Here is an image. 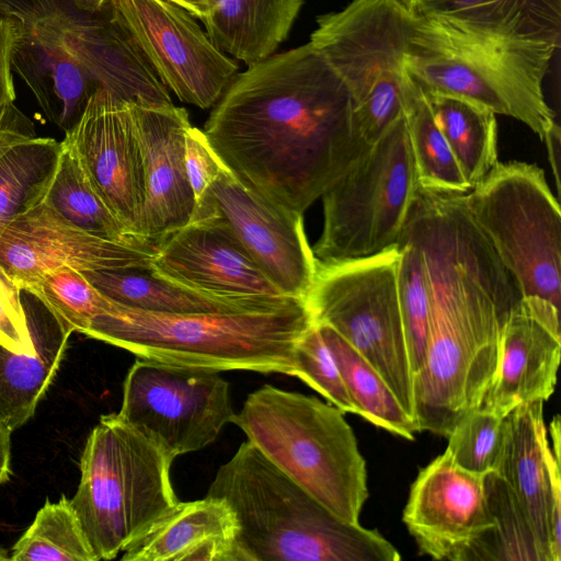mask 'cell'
Instances as JSON below:
<instances>
[{"instance_id": "14", "label": "cell", "mask_w": 561, "mask_h": 561, "mask_svg": "<svg viewBox=\"0 0 561 561\" xmlns=\"http://www.w3.org/2000/svg\"><path fill=\"white\" fill-rule=\"evenodd\" d=\"M72 0H0V14L20 28L12 68L46 118L68 133L101 87L87 59L66 35Z\"/></svg>"}, {"instance_id": "35", "label": "cell", "mask_w": 561, "mask_h": 561, "mask_svg": "<svg viewBox=\"0 0 561 561\" xmlns=\"http://www.w3.org/2000/svg\"><path fill=\"white\" fill-rule=\"evenodd\" d=\"M397 247L400 252L398 295L412 381L422 369L428 332L430 294L425 264L420 247L401 231Z\"/></svg>"}, {"instance_id": "43", "label": "cell", "mask_w": 561, "mask_h": 561, "mask_svg": "<svg viewBox=\"0 0 561 561\" xmlns=\"http://www.w3.org/2000/svg\"><path fill=\"white\" fill-rule=\"evenodd\" d=\"M172 1L186 11H188L193 16L203 20L207 13V7L205 0H169Z\"/></svg>"}, {"instance_id": "22", "label": "cell", "mask_w": 561, "mask_h": 561, "mask_svg": "<svg viewBox=\"0 0 561 561\" xmlns=\"http://www.w3.org/2000/svg\"><path fill=\"white\" fill-rule=\"evenodd\" d=\"M146 174L141 237L158 244L186 226L195 207L185 169V135L192 126L185 108L129 102Z\"/></svg>"}, {"instance_id": "40", "label": "cell", "mask_w": 561, "mask_h": 561, "mask_svg": "<svg viewBox=\"0 0 561 561\" xmlns=\"http://www.w3.org/2000/svg\"><path fill=\"white\" fill-rule=\"evenodd\" d=\"M0 344L14 352L32 348L18 288L0 267Z\"/></svg>"}, {"instance_id": "33", "label": "cell", "mask_w": 561, "mask_h": 561, "mask_svg": "<svg viewBox=\"0 0 561 561\" xmlns=\"http://www.w3.org/2000/svg\"><path fill=\"white\" fill-rule=\"evenodd\" d=\"M53 180L42 201L64 219L91 234L126 243L153 244L131 236L92 186L79 159L62 140Z\"/></svg>"}, {"instance_id": "36", "label": "cell", "mask_w": 561, "mask_h": 561, "mask_svg": "<svg viewBox=\"0 0 561 561\" xmlns=\"http://www.w3.org/2000/svg\"><path fill=\"white\" fill-rule=\"evenodd\" d=\"M23 289L36 296L72 332L82 334L94 317L113 306L82 272L69 267L50 271Z\"/></svg>"}, {"instance_id": "29", "label": "cell", "mask_w": 561, "mask_h": 561, "mask_svg": "<svg viewBox=\"0 0 561 561\" xmlns=\"http://www.w3.org/2000/svg\"><path fill=\"white\" fill-rule=\"evenodd\" d=\"M424 93L435 123L472 188L497 162L495 114L460 96Z\"/></svg>"}, {"instance_id": "13", "label": "cell", "mask_w": 561, "mask_h": 561, "mask_svg": "<svg viewBox=\"0 0 561 561\" xmlns=\"http://www.w3.org/2000/svg\"><path fill=\"white\" fill-rule=\"evenodd\" d=\"M105 7L159 80L181 101L208 108L236 76L238 65L179 4L169 0H108Z\"/></svg>"}, {"instance_id": "17", "label": "cell", "mask_w": 561, "mask_h": 561, "mask_svg": "<svg viewBox=\"0 0 561 561\" xmlns=\"http://www.w3.org/2000/svg\"><path fill=\"white\" fill-rule=\"evenodd\" d=\"M156 249L91 234L43 202L0 229V267L20 289L62 267L85 272L150 265Z\"/></svg>"}, {"instance_id": "3", "label": "cell", "mask_w": 561, "mask_h": 561, "mask_svg": "<svg viewBox=\"0 0 561 561\" xmlns=\"http://www.w3.org/2000/svg\"><path fill=\"white\" fill-rule=\"evenodd\" d=\"M312 322L300 298L272 308L181 314L113 301L84 335L174 366L293 376L295 345Z\"/></svg>"}, {"instance_id": "39", "label": "cell", "mask_w": 561, "mask_h": 561, "mask_svg": "<svg viewBox=\"0 0 561 561\" xmlns=\"http://www.w3.org/2000/svg\"><path fill=\"white\" fill-rule=\"evenodd\" d=\"M184 158L187 179L196 204L226 167L210 147L204 131L193 126L185 135Z\"/></svg>"}, {"instance_id": "37", "label": "cell", "mask_w": 561, "mask_h": 561, "mask_svg": "<svg viewBox=\"0 0 561 561\" xmlns=\"http://www.w3.org/2000/svg\"><path fill=\"white\" fill-rule=\"evenodd\" d=\"M504 436L505 417L479 408L454 427L446 450L462 469L485 476L496 470Z\"/></svg>"}, {"instance_id": "11", "label": "cell", "mask_w": 561, "mask_h": 561, "mask_svg": "<svg viewBox=\"0 0 561 561\" xmlns=\"http://www.w3.org/2000/svg\"><path fill=\"white\" fill-rule=\"evenodd\" d=\"M419 182L404 114L321 196V263L379 253L397 243Z\"/></svg>"}, {"instance_id": "38", "label": "cell", "mask_w": 561, "mask_h": 561, "mask_svg": "<svg viewBox=\"0 0 561 561\" xmlns=\"http://www.w3.org/2000/svg\"><path fill=\"white\" fill-rule=\"evenodd\" d=\"M293 376L301 379L344 413L358 415L335 357L314 322L295 345Z\"/></svg>"}, {"instance_id": "8", "label": "cell", "mask_w": 561, "mask_h": 561, "mask_svg": "<svg viewBox=\"0 0 561 561\" xmlns=\"http://www.w3.org/2000/svg\"><path fill=\"white\" fill-rule=\"evenodd\" d=\"M414 22L401 0H352L317 18L310 43L348 89L367 145L404 114L405 60Z\"/></svg>"}, {"instance_id": "15", "label": "cell", "mask_w": 561, "mask_h": 561, "mask_svg": "<svg viewBox=\"0 0 561 561\" xmlns=\"http://www.w3.org/2000/svg\"><path fill=\"white\" fill-rule=\"evenodd\" d=\"M225 225L264 276L284 295L306 299L317 275L302 214L265 199L224 169L195 204L191 221Z\"/></svg>"}, {"instance_id": "6", "label": "cell", "mask_w": 561, "mask_h": 561, "mask_svg": "<svg viewBox=\"0 0 561 561\" xmlns=\"http://www.w3.org/2000/svg\"><path fill=\"white\" fill-rule=\"evenodd\" d=\"M232 423L325 508L359 523L369 495L367 468L343 411L316 397L265 385L248 396Z\"/></svg>"}, {"instance_id": "24", "label": "cell", "mask_w": 561, "mask_h": 561, "mask_svg": "<svg viewBox=\"0 0 561 561\" xmlns=\"http://www.w3.org/2000/svg\"><path fill=\"white\" fill-rule=\"evenodd\" d=\"M21 301L32 348L14 352L0 344V422L11 433L34 414L72 333L28 290L21 289Z\"/></svg>"}, {"instance_id": "41", "label": "cell", "mask_w": 561, "mask_h": 561, "mask_svg": "<svg viewBox=\"0 0 561 561\" xmlns=\"http://www.w3.org/2000/svg\"><path fill=\"white\" fill-rule=\"evenodd\" d=\"M19 38L18 23L0 14V116L15 100L12 57Z\"/></svg>"}, {"instance_id": "31", "label": "cell", "mask_w": 561, "mask_h": 561, "mask_svg": "<svg viewBox=\"0 0 561 561\" xmlns=\"http://www.w3.org/2000/svg\"><path fill=\"white\" fill-rule=\"evenodd\" d=\"M317 324L335 357L358 415L394 435L413 440L417 426L380 374L336 331L329 325Z\"/></svg>"}, {"instance_id": "21", "label": "cell", "mask_w": 561, "mask_h": 561, "mask_svg": "<svg viewBox=\"0 0 561 561\" xmlns=\"http://www.w3.org/2000/svg\"><path fill=\"white\" fill-rule=\"evenodd\" d=\"M560 355V309L539 297H520L502 327L496 371L481 408L505 417L522 404L547 401Z\"/></svg>"}, {"instance_id": "12", "label": "cell", "mask_w": 561, "mask_h": 561, "mask_svg": "<svg viewBox=\"0 0 561 561\" xmlns=\"http://www.w3.org/2000/svg\"><path fill=\"white\" fill-rule=\"evenodd\" d=\"M117 414L175 459L215 442L236 412L218 371L139 358L125 377Z\"/></svg>"}, {"instance_id": "30", "label": "cell", "mask_w": 561, "mask_h": 561, "mask_svg": "<svg viewBox=\"0 0 561 561\" xmlns=\"http://www.w3.org/2000/svg\"><path fill=\"white\" fill-rule=\"evenodd\" d=\"M484 488L492 525L470 543L461 561H550L507 483L490 472Z\"/></svg>"}, {"instance_id": "7", "label": "cell", "mask_w": 561, "mask_h": 561, "mask_svg": "<svg viewBox=\"0 0 561 561\" xmlns=\"http://www.w3.org/2000/svg\"><path fill=\"white\" fill-rule=\"evenodd\" d=\"M173 458L117 413L102 415L80 460L70 504L99 560H112L172 507Z\"/></svg>"}, {"instance_id": "26", "label": "cell", "mask_w": 561, "mask_h": 561, "mask_svg": "<svg viewBox=\"0 0 561 561\" xmlns=\"http://www.w3.org/2000/svg\"><path fill=\"white\" fill-rule=\"evenodd\" d=\"M62 142L37 137L14 104L0 116V229L39 204L56 172Z\"/></svg>"}, {"instance_id": "25", "label": "cell", "mask_w": 561, "mask_h": 561, "mask_svg": "<svg viewBox=\"0 0 561 561\" xmlns=\"http://www.w3.org/2000/svg\"><path fill=\"white\" fill-rule=\"evenodd\" d=\"M416 20L435 21L479 36L557 48L561 0H401Z\"/></svg>"}, {"instance_id": "2", "label": "cell", "mask_w": 561, "mask_h": 561, "mask_svg": "<svg viewBox=\"0 0 561 561\" xmlns=\"http://www.w3.org/2000/svg\"><path fill=\"white\" fill-rule=\"evenodd\" d=\"M401 231L421 249L430 294L413 416L419 432L447 437L481 408L496 371L502 327L520 294L463 195L420 188Z\"/></svg>"}, {"instance_id": "44", "label": "cell", "mask_w": 561, "mask_h": 561, "mask_svg": "<svg viewBox=\"0 0 561 561\" xmlns=\"http://www.w3.org/2000/svg\"><path fill=\"white\" fill-rule=\"evenodd\" d=\"M72 2L81 11L96 13L105 7L108 0H72Z\"/></svg>"}, {"instance_id": "20", "label": "cell", "mask_w": 561, "mask_h": 561, "mask_svg": "<svg viewBox=\"0 0 561 561\" xmlns=\"http://www.w3.org/2000/svg\"><path fill=\"white\" fill-rule=\"evenodd\" d=\"M543 403L515 408L505 416V436L496 472L511 488L550 561L561 560L560 417L547 436Z\"/></svg>"}, {"instance_id": "5", "label": "cell", "mask_w": 561, "mask_h": 561, "mask_svg": "<svg viewBox=\"0 0 561 561\" xmlns=\"http://www.w3.org/2000/svg\"><path fill=\"white\" fill-rule=\"evenodd\" d=\"M557 49L415 19L405 69L423 91L460 96L513 117L550 146L560 140V130L542 84Z\"/></svg>"}, {"instance_id": "9", "label": "cell", "mask_w": 561, "mask_h": 561, "mask_svg": "<svg viewBox=\"0 0 561 561\" xmlns=\"http://www.w3.org/2000/svg\"><path fill=\"white\" fill-rule=\"evenodd\" d=\"M463 202L520 297H539L560 309L561 213L543 170L497 161Z\"/></svg>"}, {"instance_id": "19", "label": "cell", "mask_w": 561, "mask_h": 561, "mask_svg": "<svg viewBox=\"0 0 561 561\" xmlns=\"http://www.w3.org/2000/svg\"><path fill=\"white\" fill-rule=\"evenodd\" d=\"M402 519L420 553L461 561L470 543L492 525L484 476L462 469L445 450L419 471Z\"/></svg>"}, {"instance_id": "32", "label": "cell", "mask_w": 561, "mask_h": 561, "mask_svg": "<svg viewBox=\"0 0 561 561\" xmlns=\"http://www.w3.org/2000/svg\"><path fill=\"white\" fill-rule=\"evenodd\" d=\"M403 112L419 186L444 194L468 193L471 186L435 123L425 93L409 73Z\"/></svg>"}, {"instance_id": "34", "label": "cell", "mask_w": 561, "mask_h": 561, "mask_svg": "<svg viewBox=\"0 0 561 561\" xmlns=\"http://www.w3.org/2000/svg\"><path fill=\"white\" fill-rule=\"evenodd\" d=\"M14 561H98L81 524L65 495L46 501L34 522L14 543Z\"/></svg>"}, {"instance_id": "27", "label": "cell", "mask_w": 561, "mask_h": 561, "mask_svg": "<svg viewBox=\"0 0 561 561\" xmlns=\"http://www.w3.org/2000/svg\"><path fill=\"white\" fill-rule=\"evenodd\" d=\"M202 20L213 44L252 66L287 37L304 0H205Z\"/></svg>"}, {"instance_id": "28", "label": "cell", "mask_w": 561, "mask_h": 561, "mask_svg": "<svg viewBox=\"0 0 561 561\" xmlns=\"http://www.w3.org/2000/svg\"><path fill=\"white\" fill-rule=\"evenodd\" d=\"M82 274L110 300L149 312L181 314L280 306H261L213 297L158 275L150 265L85 271Z\"/></svg>"}, {"instance_id": "10", "label": "cell", "mask_w": 561, "mask_h": 561, "mask_svg": "<svg viewBox=\"0 0 561 561\" xmlns=\"http://www.w3.org/2000/svg\"><path fill=\"white\" fill-rule=\"evenodd\" d=\"M397 244L369 256L321 263L305 301L383 378L414 420L413 381L398 295ZM415 422V421H414Z\"/></svg>"}, {"instance_id": "42", "label": "cell", "mask_w": 561, "mask_h": 561, "mask_svg": "<svg viewBox=\"0 0 561 561\" xmlns=\"http://www.w3.org/2000/svg\"><path fill=\"white\" fill-rule=\"evenodd\" d=\"M10 435L3 424L0 422V485L10 479Z\"/></svg>"}, {"instance_id": "4", "label": "cell", "mask_w": 561, "mask_h": 561, "mask_svg": "<svg viewBox=\"0 0 561 561\" xmlns=\"http://www.w3.org/2000/svg\"><path fill=\"white\" fill-rule=\"evenodd\" d=\"M208 496L238 522L244 561H398L378 530L334 515L249 440L217 470Z\"/></svg>"}, {"instance_id": "16", "label": "cell", "mask_w": 561, "mask_h": 561, "mask_svg": "<svg viewBox=\"0 0 561 561\" xmlns=\"http://www.w3.org/2000/svg\"><path fill=\"white\" fill-rule=\"evenodd\" d=\"M64 141L117 220L131 236L149 242L141 237L146 174L129 102L100 88Z\"/></svg>"}, {"instance_id": "23", "label": "cell", "mask_w": 561, "mask_h": 561, "mask_svg": "<svg viewBox=\"0 0 561 561\" xmlns=\"http://www.w3.org/2000/svg\"><path fill=\"white\" fill-rule=\"evenodd\" d=\"M238 522L221 499L178 501L125 550L123 561H244Z\"/></svg>"}, {"instance_id": "1", "label": "cell", "mask_w": 561, "mask_h": 561, "mask_svg": "<svg viewBox=\"0 0 561 561\" xmlns=\"http://www.w3.org/2000/svg\"><path fill=\"white\" fill-rule=\"evenodd\" d=\"M204 134L237 180L298 214L370 146L348 89L310 42L234 76Z\"/></svg>"}, {"instance_id": "18", "label": "cell", "mask_w": 561, "mask_h": 561, "mask_svg": "<svg viewBox=\"0 0 561 561\" xmlns=\"http://www.w3.org/2000/svg\"><path fill=\"white\" fill-rule=\"evenodd\" d=\"M150 267L171 282L213 297L261 306L295 298L280 293L218 221H190L163 238Z\"/></svg>"}]
</instances>
